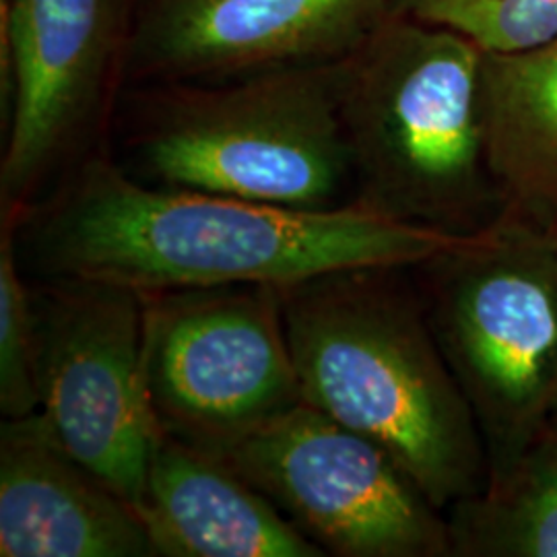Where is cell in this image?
Returning <instances> with one entry per match:
<instances>
[{"label":"cell","instance_id":"cell-16","mask_svg":"<svg viewBox=\"0 0 557 557\" xmlns=\"http://www.w3.org/2000/svg\"><path fill=\"white\" fill-rule=\"evenodd\" d=\"M400 13L450 27L485 52H510L557 36V0H397Z\"/></svg>","mask_w":557,"mask_h":557},{"label":"cell","instance_id":"cell-4","mask_svg":"<svg viewBox=\"0 0 557 557\" xmlns=\"http://www.w3.org/2000/svg\"><path fill=\"white\" fill-rule=\"evenodd\" d=\"M485 50L395 11L343 60V124L358 199L400 220L478 234L498 193L485 160Z\"/></svg>","mask_w":557,"mask_h":557},{"label":"cell","instance_id":"cell-9","mask_svg":"<svg viewBox=\"0 0 557 557\" xmlns=\"http://www.w3.org/2000/svg\"><path fill=\"white\" fill-rule=\"evenodd\" d=\"M218 458L324 554L448 557V520L374 440L301 403Z\"/></svg>","mask_w":557,"mask_h":557},{"label":"cell","instance_id":"cell-17","mask_svg":"<svg viewBox=\"0 0 557 557\" xmlns=\"http://www.w3.org/2000/svg\"><path fill=\"white\" fill-rule=\"evenodd\" d=\"M547 428H549V430H554V432L557 434V407L556 411H554V416H552V419H549V425H547Z\"/></svg>","mask_w":557,"mask_h":557},{"label":"cell","instance_id":"cell-10","mask_svg":"<svg viewBox=\"0 0 557 557\" xmlns=\"http://www.w3.org/2000/svg\"><path fill=\"white\" fill-rule=\"evenodd\" d=\"M397 0H140L128 83L221 81L349 57Z\"/></svg>","mask_w":557,"mask_h":557},{"label":"cell","instance_id":"cell-1","mask_svg":"<svg viewBox=\"0 0 557 557\" xmlns=\"http://www.w3.org/2000/svg\"><path fill=\"white\" fill-rule=\"evenodd\" d=\"M2 223L13 227L32 277L101 278L143 294L416 269L479 234L400 220L363 199L294 209L156 186L103 153L83 161L20 220Z\"/></svg>","mask_w":557,"mask_h":557},{"label":"cell","instance_id":"cell-7","mask_svg":"<svg viewBox=\"0 0 557 557\" xmlns=\"http://www.w3.org/2000/svg\"><path fill=\"white\" fill-rule=\"evenodd\" d=\"M143 296L145 388L161 436L220 457L304 403L278 287Z\"/></svg>","mask_w":557,"mask_h":557},{"label":"cell","instance_id":"cell-5","mask_svg":"<svg viewBox=\"0 0 557 557\" xmlns=\"http://www.w3.org/2000/svg\"><path fill=\"white\" fill-rule=\"evenodd\" d=\"M428 319L498 478L557 407V248L502 211L455 252L423 262Z\"/></svg>","mask_w":557,"mask_h":557},{"label":"cell","instance_id":"cell-18","mask_svg":"<svg viewBox=\"0 0 557 557\" xmlns=\"http://www.w3.org/2000/svg\"><path fill=\"white\" fill-rule=\"evenodd\" d=\"M547 234H549V236H552V239H554V244H556V248H557V227H556V230H552V232H547Z\"/></svg>","mask_w":557,"mask_h":557},{"label":"cell","instance_id":"cell-3","mask_svg":"<svg viewBox=\"0 0 557 557\" xmlns=\"http://www.w3.org/2000/svg\"><path fill=\"white\" fill-rule=\"evenodd\" d=\"M343 60L221 81L139 83L122 147L131 176L294 209L351 200Z\"/></svg>","mask_w":557,"mask_h":557},{"label":"cell","instance_id":"cell-12","mask_svg":"<svg viewBox=\"0 0 557 557\" xmlns=\"http://www.w3.org/2000/svg\"><path fill=\"white\" fill-rule=\"evenodd\" d=\"M137 510L160 557L326 556L236 471L168 436Z\"/></svg>","mask_w":557,"mask_h":557},{"label":"cell","instance_id":"cell-15","mask_svg":"<svg viewBox=\"0 0 557 557\" xmlns=\"http://www.w3.org/2000/svg\"><path fill=\"white\" fill-rule=\"evenodd\" d=\"M0 411L4 419L40 411L29 278L17 257L15 232L7 223L0 239Z\"/></svg>","mask_w":557,"mask_h":557},{"label":"cell","instance_id":"cell-13","mask_svg":"<svg viewBox=\"0 0 557 557\" xmlns=\"http://www.w3.org/2000/svg\"><path fill=\"white\" fill-rule=\"evenodd\" d=\"M485 160L502 211L539 230L557 227V36L485 52Z\"/></svg>","mask_w":557,"mask_h":557},{"label":"cell","instance_id":"cell-6","mask_svg":"<svg viewBox=\"0 0 557 557\" xmlns=\"http://www.w3.org/2000/svg\"><path fill=\"white\" fill-rule=\"evenodd\" d=\"M140 0H2V221H17L96 151L128 83Z\"/></svg>","mask_w":557,"mask_h":557},{"label":"cell","instance_id":"cell-8","mask_svg":"<svg viewBox=\"0 0 557 557\" xmlns=\"http://www.w3.org/2000/svg\"><path fill=\"white\" fill-rule=\"evenodd\" d=\"M40 413L60 444L139 504L161 434L145 370V296L87 277L29 278Z\"/></svg>","mask_w":557,"mask_h":557},{"label":"cell","instance_id":"cell-14","mask_svg":"<svg viewBox=\"0 0 557 557\" xmlns=\"http://www.w3.org/2000/svg\"><path fill=\"white\" fill-rule=\"evenodd\" d=\"M457 557H557V434L545 428L498 478L448 508Z\"/></svg>","mask_w":557,"mask_h":557},{"label":"cell","instance_id":"cell-2","mask_svg":"<svg viewBox=\"0 0 557 557\" xmlns=\"http://www.w3.org/2000/svg\"><path fill=\"white\" fill-rule=\"evenodd\" d=\"M398 267L278 287L304 403L374 440L440 510L479 494L478 419Z\"/></svg>","mask_w":557,"mask_h":557},{"label":"cell","instance_id":"cell-11","mask_svg":"<svg viewBox=\"0 0 557 557\" xmlns=\"http://www.w3.org/2000/svg\"><path fill=\"white\" fill-rule=\"evenodd\" d=\"M0 556L158 552L137 506L73 457L36 411L0 425Z\"/></svg>","mask_w":557,"mask_h":557}]
</instances>
